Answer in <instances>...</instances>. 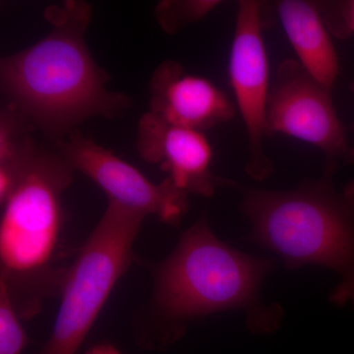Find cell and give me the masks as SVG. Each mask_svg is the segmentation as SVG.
<instances>
[{"label": "cell", "instance_id": "obj_9", "mask_svg": "<svg viewBox=\"0 0 354 354\" xmlns=\"http://www.w3.org/2000/svg\"><path fill=\"white\" fill-rule=\"evenodd\" d=\"M137 150L149 164L167 172L172 184L186 194L211 197L218 186H227V179L211 172V144L204 132L174 127L150 111L138 124Z\"/></svg>", "mask_w": 354, "mask_h": 354}, {"label": "cell", "instance_id": "obj_4", "mask_svg": "<svg viewBox=\"0 0 354 354\" xmlns=\"http://www.w3.org/2000/svg\"><path fill=\"white\" fill-rule=\"evenodd\" d=\"M59 153L32 146L16 167L15 183L1 203L0 283L22 320L59 297L67 268L55 266L62 232V197L73 179Z\"/></svg>", "mask_w": 354, "mask_h": 354}, {"label": "cell", "instance_id": "obj_8", "mask_svg": "<svg viewBox=\"0 0 354 354\" xmlns=\"http://www.w3.org/2000/svg\"><path fill=\"white\" fill-rule=\"evenodd\" d=\"M57 151L74 171L85 174L108 195L109 201L162 223L176 225L188 209V195L169 178L153 183L128 164L78 130L55 142Z\"/></svg>", "mask_w": 354, "mask_h": 354}, {"label": "cell", "instance_id": "obj_14", "mask_svg": "<svg viewBox=\"0 0 354 354\" xmlns=\"http://www.w3.org/2000/svg\"><path fill=\"white\" fill-rule=\"evenodd\" d=\"M324 20H330L325 22L328 29L339 36H348L354 34V0L337 4L339 8L335 10L332 6L318 4Z\"/></svg>", "mask_w": 354, "mask_h": 354}, {"label": "cell", "instance_id": "obj_13", "mask_svg": "<svg viewBox=\"0 0 354 354\" xmlns=\"http://www.w3.org/2000/svg\"><path fill=\"white\" fill-rule=\"evenodd\" d=\"M4 283H0V354H22L29 337Z\"/></svg>", "mask_w": 354, "mask_h": 354}, {"label": "cell", "instance_id": "obj_3", "mask_svg": "<svg viewBox=\"0 0 354 354\" xmlns=\"http://www.w3.org/2000/svg\"><path fill=\"white\" fill-rule=\"evenodd\" d=\"M335 162L324 176L295 189L243 187L241 212L251 228L246 241L272 251L290 270L321 266L341 277L330 295L335 305L354 306V181L344 190L333 184Z\"/></svg>", "mask_w": 354, "mask_h": 354}, {"label": "cell", "instance_id": "obj_15", "mask_svg": "<svg viewBox=\"0 0 354 354\" xmlns=\"http://www.w3.org/2000/svg\"><path fill=\"white\" fill-rule=\"evenodd\" d=\"M84 354H121L118 348L109 344H100L92 346Z\"/></svg>", "mask_w": 354, "mask_h": 354}, {"label": "cell", "instance_id": "obj_5", "mask_svg": "<svg viewBox=\"0 0 354 354\" xmlns=\"http://www.w3.org/2000/svg\"><path fill=\"white\" fill-rule=\"evenodd\" d=\"M147 216L109 201L67 268L53 330L39 354H77L116 283L135 259L133 246Z\"/></svg>", "mask_w": 354, "mask_h": 354}, {"label": "cell", "instance_id": "obj_12", "mask_svg": "<svg viewBox=\"0 0 354 354\" xmlns=\"http://www.w3.org/2000/svg\"><path fill=\"white\" fill-rule=\"evenodd\" d=\"M218 1H162L156 7V16L160 28L174 34L184 26L202 19L215 8Z\"/></svg>", "mask_w": 354, "mask_h": 354}, {"label": "cell", "instance_id": "obj_2", "mask_svg": "<svg viewBox=\"0 0 354 354\" xmlns=\"http://www.w3.org/2000/svg\"><path fill=\"white\" fill-rule=\"evenodd\" d=\"M91 16L85 1L48 6L44 17L50 32L0 64L7 106L55 143L91 118H113L130 106L127 95L106 88L109 75L88 50Z\"/></svg>", "mask_w": 354, "mask_h": 354}, {"label": "cell", "instance_id": "obj_1", "mask_svg": "<svg viewBox=\"0 0 354 354\" xmlns=\"http://www.w3.org/2000/svg\"><path fill=\"white\" fill-rule=\"evenodd\" d=\"M274 268V260L221 241L202 216L167 258L151 266L152 293L133 326L136 344L146 351H167L184 337L191 321L228 310L245 312L254 334H271L283 309L264 304L260 290Z\"/></svg>", "mask_w": 354, "mask_h": 354}, {"label": "cell", "instance_id": "obj_7", "mask_svg": "<svg viewBox=\"0 0 354 354\" xmlns=\"http://www.w3.org/2000/svg\"><path fill=\"white\" fill-rule=\"evenodd\" d=\"M262 28L260 2H239L228 73L248 136L246 171L257 180L269 176L272 169L263 148V140L268 136V102L271 87Z\"/></svg>", "mask_w": 354, "mask_h": 354}, {"label": "cell", "instance_id": "obj_6", "mask_svg": "<svg viewBox=\"0 0 354 354\" xmlns=\"http://www.w3.org/2000/svg\"><path fill=\"white\" fill-rule=\"evenodd\" d=\"M267 134H283L320 149L326 162H354V148L330 97L297 60H283L270 88Z\"/></svg>", "mask_w": 354, "mask_h": 354}, {"label": "cell", "instance_id": "obj_11", "mask_svg": "<svg viewBox=\"0 0 354 354\" xmlns=\"http://www.w3.org/2000/svg\"><path fill=\"white\" fill-rule=\"evenodd\" d=\"M277 8L297 62L324 87L332 90L339 74V59L318 4L281 0Z\"/></svg>", "mask_w": 354, "mask_h": 354}, {"label": "cell", "instance_id": "obj_10", "mask_svg": "<svg viewBox=\"0 0 354 354\" xmlns=\"http://www.w3.org/2000/svg\"><path fill=\"white\" fill-rule=\"evenodd\" d=\"M150 113L174 127L204 130L227 122L234 104L215 84L184 71L174 60H165L153 72L150 85Z\"/></svg>", "mask_w": 354, "mask_h": 354}]
</instances>
